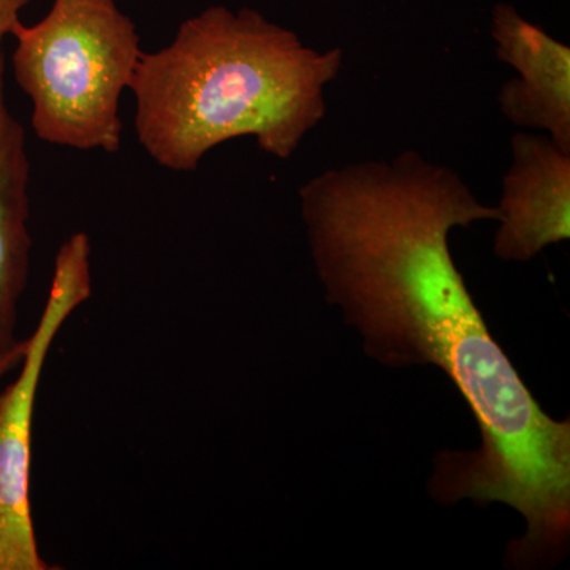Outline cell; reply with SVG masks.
Here are the masks:
<instances>
[{"label":"cell","mask_w":570,"mask_h":570,"mask_svg":"<svg viewBox=\"0 0 570 570\" xmlns=\"http://www.w3.org/2000/svg\"><path fill=\"white\" fill-rule=\"evenodd\" d=\"M29 3H31V0H0V55H3V40L11 36L14 26L21 21L22 9H26Z\"/></svg>","instance_id":"8"},{"label":"cell","mask_w":570,"mask_h":570,"mask_svg":"<svg viewBox=\"0 0 570 570\" xmlns=\"http://www.w3.org/2000/svg\"><path fill=\"white\" fill-rule=\"evenodd\" d=\"M92 294L91 243L78 232L61 246L47 303L29 340L20 373L0 393V570H47L31 508L32 422L37 390L51 344Z\"/></svg>","instance_id":"4"},{"label":"cell","mask_w":570,"mask_h":570,"mask_svg":"<svg viewBox=\"0 0 570 570\" xmlns=\"http://www.w3.org/2000/svg\"><path fill=\"white\" fill-rule=\"evenodd\" d=\"M14 80L31 99L32 129L50 145L116 154L121 97L142 55L132 18L116 0H52L43 20L18 22Z\"/></svg>","instance_id":"3"},{"label":"cell","mask_w":570,"mask_h":570,"mask_svg":"<svg viewBox=\"0 0 570 570\" xmlns=\"http://www.w3.org/2000/svg\"><path fill=\"white\" fill-rule=\"evenodd\" d=\"M26 343V341H24ZM22 354H24V344L18 351L9 352V354H0V379L10 373L14 366H20Z\"/></svg>","instance_id":"9"},{"label":"cell","mask_w":570,"mask_h":570,"mask_svg":"<svg viewBox=\"0 0 570 570\" xmlns=\"http://www.w3.org/2000/svg\"><path fill=\"white\" fill-rule=\"evenodd\" d=\"M31 160L22 124L6 96V56L0 55V354L18 351V305L31 266Z\"/></svg>","instance_id":"7"},{"label":"cell","mask_w":570,"mask_h":570,"mask_svg":"<svg viewBox=\"0 0 570 570\" xmlns=\"http://www.w3.org/2000/svg\"><path fill=\"white\" fill-rule=\"evenodd\" d=\"M343 62L341 48L306 47L261 11L208 7L167 47L142 51L129 89L135 134L154 163L181 174L242 137L291 159L325 118V88Z\"/></svg>","instance_id":"2"},{"label":"cell","mask_w":570,"mask_h":570,"mask_svg":"<svg viewBox=\"0 0 570 570\" xmlns=\"http://www.w3.org/2000/svg\"><path fill=\"white\" fill-rule=\"evenodd\" d=\"M326 298L389 366L434 365L480 428L475 452H439L430 494L519 510L527 532L510 569L564 557L570 532V423L539 406L487 328L450 253L455 227L499 220L453 168L417 151L328 168L298 190Z\"/></svg>","instance_id":"1"},{"label":"cell","mask_w":570,"mask_h":570,"mask_svg":"<svg viewBox=\"0 0 570 570\" xmlns=\"http://www.w3.org/2000/svg\"><path fill=\"white\" fill-rule=\"evenodd\" d=\"M510 148L494 254L504 262H528L570 238V153L530 132L513 135Z\"/></svg>","instance_id":"5"},{"label":"cell","mask_w":570,"mask_h":570,"mask_svg":"<svg viewBox=\"0 0 570 570\" xmlns=\"http://www.w3.org/2000/svg\"><path fill=\"white\" fill-rule=\"evenodd\" d=\"M499 61L519 73L501 86L499 110L521 129L546 130L570 153V48L510 3L491 13Z\"/></svg>","instance_id":"6"}]
</instances>
